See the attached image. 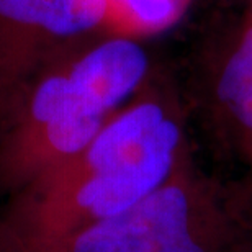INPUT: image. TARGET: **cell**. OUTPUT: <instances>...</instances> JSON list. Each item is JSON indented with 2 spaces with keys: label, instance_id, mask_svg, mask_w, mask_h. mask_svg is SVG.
Instances as JSON below:
<instances>
[{
  "label": "cell",
  "instance_id": "1",
  "mask_svg": "<svg viewBox=\"0 0 252 252\" xmlns=\"http://www.w3.org/2000/svg\"><path fill=\"white\" fill-rule=\"evenodd\" d=\"M187 159L182 128L158 100L113 113L87 148L22 190L10 216L38 252L75 238L158 190Z\"/></svg>",
  "mask_w": 252,
  "mask_h": 252
},
{
  "label": "cell",
  "instance_id": "2",
  "mask_svg": "<svg viewBox=\"0 0 252 252\" xmlns=\"http://www.w3.org/2000/svg\"><path fill=\"white\" fill-rule=\"evenodd\" d=\"M238 216L185 159L158 190L84 231L67 252H238Z\"/></svg>",
  "mask_w": 252,
  "mask_h": 252
},
{
  "label": "cell",
  "instance_id": "3",
  "mask_svg": "<svg viewBox=\"0 0 252 252\" xmlns=\"http://www.w3.org/2000/svg\"><path fill=\"white\" fill-rule=\"evenodd\" d=\"M112 117L69 65L39 80L0 141V187L25 190L80 154Z\"/></svg>",
  "mask_w": 252,
  "mask_h": 252
},
{
  "label": "cell",
  "instance_id": "4",
  "mask_svg": "<svg viewBox=\"0 0 252 252\" xmlns=\"http://www.w3.org/2000/svg\"><path fill=\"white\" fill-rule=\"evenodd\" d=\"M107 17V0H0V20L56 38L90 32Z\"/></svg>",
  "mask_w": 252,
  "mask_h": 252
},
{
  "label": "cell",
  "instance_id": "5",
  "mask_svg": "<svg viewBox=\"0 0 252 252\" xmlns=\"http://www.w3.org/2000/svg\"><path fill=\"white\" fill-rule=\"evenodd\" d=\"M215 92L239 154L252 167V30L224 61Z\"/></svg>",
  "mask_w": 252,
  "mask_h": 252
},
{
  "label": "cell",
  "instance_id": "6",
  "mask_svg": "<svg viewBox=\"0 0 252 252\" xmlns=\"http://www.w3.org/2000/svg\"><path fill=\"white\" fill-rule=\"evenodd\" d=\"M189 0H107L105 23L123 34H151L169 28Z\"/></svg>",
  "mask_w": 252,
  "mask_h": 252
},
{
  "label": "cell",
  "instance_id": "7",
  "mask_svg": "<svg viewBox=\"0 0 252 252\" xmlns=\"http://www.w3.org/2000/svg\"><path fill=\"white\" fill-rule=\"evenodd\" d=\"M0 252H38L12 220L0 221Z\"/></svg>",
  "mask_w": 252,
  "mask_h": 252
}]
</instances>
